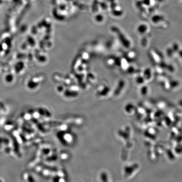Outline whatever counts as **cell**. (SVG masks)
<instances>
[{
	"mask_svg": "<svg viewBox=\"0 0 182 182\" xmlns=\"http://www.w3.org/2000/svg\"><path fill=\"white\" fill-rule=\"evenodd\" d=\"M140 91H141L140 93L141 95L145 96L147 95V94L148 93L149 90H148V87H146V86H145L144 87H143Z\"/></svg>",
	"mask_w": 182,
	"mask_h": 182,
	"instance_id": "6da1fadb",
	"label": "cell"
},
{
	"mask_svg": "<svg viewBox=\"0 0 182 182\" xmlns=\"http://www.w3.org/2000/svg\"><path fill=\"white\" fill-rule=\"evenodd\" d=\"M0 182H2V181H1V180H0Z\"/></svg>",
	"mask_w": 182,
	"mask_h": 182,
	"instance_id": "7a4b0ae2",
	"label": "cell"
}]
</instances>
